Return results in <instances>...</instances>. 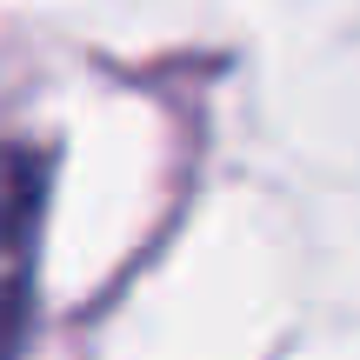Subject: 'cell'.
<instances>
[{
  "label": "cell",
  "instance_id": "cell-1",
  "mask_svg": "<svg viewBox=\"0 0 360 360\" xmlns=\"http://www.w3.org/2000/svg\"><path fill=\"white\" fill-rule=\"evenodd\" d=\"M40 207H47V174L40 154L0 141V360L13 354L34 300V260H40Z\"/></svg>",
  "mask_w": 360,
  "mask_h": 360
}]
</instances>
